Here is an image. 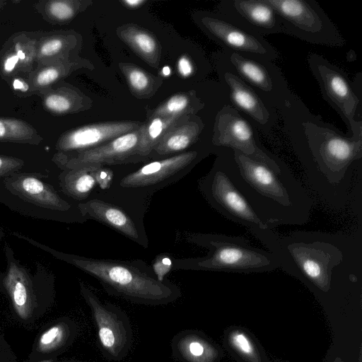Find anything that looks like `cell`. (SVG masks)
I'll use <instances>...</instances> for the list:
<instances>
[{
    "instance_id": "2e32d148",
    "label": "cell",
    "mask_w": 362,
    "mask_h": 362,
    "mask_svg": "<svg viewBox=\"0 0 362 362\" xmlns=\"http://www.w3.org/2000/svg\"><path fill=\"white\" fill-rule=\"evenodd\" d=\"M140 126L134 122H107L86 125L62 135L57 148L62 151L90 149L136 130Z\"/></svg>"
},
{
    "instance_id": "7a4b0ae2",
    "label": "cell",
    "mask_w": 362,
    "mask_h": 362,
    "mask_svg": "<svg viewBox=\"0 0 362 362\" xmlns=\"http://www.w3.org/2000/svg\"><path fill=\"white\" fill-rule=\"evenodd\" d=\"M280 268L323 293L337 280L356 282L362 273L361 235L297 230L280 235Z\"/></svg>"
},
{
    "instance_id": "d4e9b609",
    "label": "cell",
    "mask_w": 362,
    "mask_h": 362,
    "mask_svg": "<svg viewBox=\"0 0 362 362\" xmlns=\"http://www.w3.org/2000/svg\"><path fill=\"white\" fill-rule=\"evenodd\" d=\"M119 35L149 64L153 66L158 65L159 46L157 40L151 34L135 25H126L119 30Z\"/></svg>"
},
{
    "instance_id": "603a6c76",
    "label": "cell",
    "mask_w": 362,
    "mask_h": 362,
    "mask_svg": "<svg viewBox=\"0 0 362 362\" xmlns=\"http://www.w3.org/2000/svg\"><path fill=\"white\" fill-rule=\"evenodd\" d=\"M203 124L201 120L187 121L180 125L173 127L154 147L158 156H166L180 152L194 143L202 132Z\"/></svg>"
},
{
    "instance_id": "ba28073f",
    "label": "cell",
    "mask_w": 362,
    "mask_h": 362,
    "mask_svg": "<svg viewBox=\"0 0 362 362\" xmlns=\"http://www.w3.org/2000/svg\"><path fill=\"white\" fill-rule=\"evenodd\" d=\"M307 61L322 98L341 117L351 135L362 124L361 95L346 72L324 56L310 53Z\"/></svg>"
},
{
    "instance_id": "ab89813d",
    "label": "cell",
    "mask_w": 362,
    "mask_h": 362,
    "mask_svg": "<svg viewBox=\"0 0 362 362\" xmlns=\"http://www.w3.org/2000/svg\"><path fill=\"white\" fill-rule=\"evenodd\" d=\"M13 88L15 90H19L23 92H26L29 89L28 84L21 78H15L13 81Z\"/></svg>"
},
{
    "instance_id": "d6986e66",
    "label": "cell",
    "mask_w": 362,
    "mask_h": 362,
    "mask_svg": "<svg viewBox=\"0 0 362 362\" xmlns=\"http://www.w3.org/2000/svg\"><path fill=\"white\" fill-rule=\"evenodd\" d=\"M5 185L11 193L37 206L57 211L70 208V204L60 197L52 185L35 176L13 175L6 179Z\"/></svg>"
},
{
    "instance_id": "f546056e",
    "label": "cell",
    "mask_w": 362,
    "mask_h": 362,
    "mask_svg": "<svg viewBox=\"0 0 362 362\" xmlns=\"http://www.w3.org/2000/svg\"><path fill=\"white\" fill-rule=\"evenodd\" d=\"M71 68L69 64H55L40 69L33 78V86L36 88L48 86L65 75Z\"/></svg>"
},
{
    "instance_id": "9c48e42d",
    "label": "cell",
    "mask_w": 362,
    "mask_h": 362,
    "mask_svg": "<svg viewBox=\"0 0 362 362\" xmlns=\"http://www.w3.org/2000/svg\"><path fill=\"white\" fill-rule=\"evenodd\" d=\"M220 61L252 88L272 109L280 110L292 95L288 83L273 62L223 50Z\"/></svg>"
},
{
    "instance_id": "3957f363",
    "label": "cell",
    "mask_w": 362,
    "mask_h": 362,
    "mask_svg": "<svg viewBox=\"0 0 362 362\" xmlns=\"http://www.w3.org/2000/svg\"><path fill=\"white\" fill-rule=\"evenodd\" d=\"M227 158L234 184L269 227L308 223L313 202L288 168L277 173L236 151L229 150Z\"/></svg>"
},
{
    "instance_id": "9a60e30c",
    "label": "cell",
    "mask_w": 362,
    "mask_h": 362,
    "mask_svg": "<svg viewBox=\"0 0 362 362\" xmlns=\"http://www.w3.org/2000/svg\"><path fill=\"white\" fill-rule=\"evenodd\" d=\"M140 128V127H139ZM122 134L97 147L78 151V153L62 160L68 170L90 164H117L137 156L140 129Z\"/></svg>"
},
{
    "instance_id": "ffe728a7",
    "label": "cell",
    "mask_w": 362,
    "mask_h": 362,
    "mask_svg": "<svg viewBox=\"0 0 362 362\" xmlns=\"http://www.w3.org/2000/svg\"><path fill=\"white\" fill-rule=\"evenodd\" d=\"M112 173L102 165L90 164L70 169L59 176L62 190L76 200H83L97 184L105 188L110 185Z\"/></svg>"
},
{
    "instance_id": "52a82bcc",
    "label": "cell",
    "mask_w": 362,
    "mask_h": 362,
    "mask_svg": "<svg viewBox=\"0 0 362 362\" xmlns=\"http://www.w3.org/2000/svg\"><path fill=\"white\" fill-rule=\"evenodd\" d=\"M275 10L283 33L306 42L332 47L346 42L339 30L315 0H266Z\"/></svg>"
},
{
    "instance_id": "484cf974",
    "label": "cell",
    "mask_w": 362,
    "mask_h": 362,
    "mask_svg": "<svg viewBox=\"0 0 362 362\" xmlns=\"http://www.w3.org/2000/svg\"><path fill=\"white\" fill-rule=\"evenodd\" d=\"M183 117L184 115L150 117L146 124L140 126L137 156H148L164 135L178 124Z\"/></svg>"
},
{
    "instance_id": "f1b7e54d",
    "label": "cell",
    "mask_w": 362,
    "mask_h": 362,
    "mask_svg": "<svg viewBox=\"0 0 362 362\" xmlns=\"http://www.w3.org/2000/svg\"><path fill=\"white\" fill-rule=\"evenodd\" d=\"M191 101L187 95L179 93L170 97L152 114L153 117H171L184 115L189 108Z\"/></svg>"
},
{
    "instance_id": "ac0fdd59",
    "label": "cell",
    "mask_w": 362,
    "mask_h": 362,
    "mask_svg": "<svg viewBox=\"0 0 362 362\" xmlns=\"http://www.w3.org/2000/svg\"><path fill=\"white\" fill-rule=\"evenodd\" d=\"M4 285L22 322H33L42 315L33 281L25 269L11 262Z\"/></svg>"
},
{
    "instance_id": "cb8c5ba5",
    "label": "cell",
    "mask_w": 362,
    "mask_h": 362,
    "mask_svg": "<svg viewBox=\"0 0 362 362\" xmlns=\"http://www.w3.org/2000/svg\"><path fill=\"white\" fill-rule=\"evenodd\" d=\"M76 332L77 327L74 322L68 318L60 320L40 335L34 356L36 358L38 354H49L63 349L71 344Z\"/></svg>"
},
{
    "instance_id": "d590c367",
    "label": "cell",
    "mask_w": 362,
    "mask_h": 362,
    "mask_svg": "<svg viewBox=\"0 0 362 362\" xmlns=\"http://www.w3.org/2000/svg\"><path fill=\"white\" fill-rule=\"evenodd\" d=\"M24 165L23 160L11 156L0 155V177L21 169Z\"/></svg>"
},
{
    "instance_id": "44dd1931",
    "label": "cell",
    "mask_w": 362,
    "mask_h": 362,
    "mask_svg": "<svg viewBox=\"0 0 362 362\" xmlns=\"http://www.w3.org/2000/svg\"><path fill=\"white\" fill-rule=\"evenodd\" d=\"M88 217L106 224L129 238L139 242L140 233L132 218L121 208L112 204L92 199L79 204Z\"/></svg>"
},
{
    "instance_id": "8d00e7d4",
    "label": "cell",
    "mask_w": 362,
    "mask_h": 362,
    "mask_svg": "<svg viewBox=\"0 0 362 362\" xmlns=\"http://www.w3.org/2000/svg\"><path fill=\"white\" fill-rule=\"evenodd\" d=\"M0 362H17L16 356L4 337H0Z\"/></svg>"
},
{
    "instance_id": "5bb4252c",
    "label": "cell",
    "mask_w": 362,
    "mask_h": 362,
    "mask_svg": "<svg viewBox=\"0 0 362 362\" xmlns=\"http://www.w3.org/2000/svg\"><path fill=\"white\" fill-rule=\"evenodd\" d=\"M219 74L228 90L232 106L246 115L263 133L270 132L277 119L276 111L270 108L252 88L221 61Z\"/></svg>"
},
{
    "instance_id": "e575fe53",
    "label": "cell",
    "mask_w": 362,
    "mask_h": 362,
    "mask_svg": "<svg viewBox=\"0 0 362 362\" xmlns=\"http://www.w3.org/2000/svg\"><path fill=\"white\" fill-rule=\"evenodd\" d=\"M14 51L17 55L21 65H29L31 64L35 55V47L28 42H21L18 41L14 45Z\"/></svg>"
},
{
    "instance_id": "8992f818",
    "label": "cell",
    "mask_w": 362,
    "mask_h": 362,
    "mask_svg": "<svg viewBox=\"0 0 362 362\" xmlns=\"http://www.w3.org/2000/svg\"><path fill=\"white\" fill-rule=\"evenodd\" d=\"M195 240L209 250L206 257L194 263L197 269L249 274L280 269L274 253L252 245L244 236L202 234Z\"/></svg>"
},
{
    "instance_id": "4fadbf2b",
    "label": "cell",
    "mask_w": 362,
    "mask_h": 362,
    "mask_svg": "<svg viewBox=\"0 0 362 362\" xmlns=\"http://www.w3.org/2000/svg\"><path fill=\"white\" fill-rule=\"evenodd\" d=\"M218 14L254 35L283 33L277 13L266 0H224L218 6Z\"/></svg>"
},
{
    "instance_id": "7c38bea8",
    "label": "cell",
    "mask_w": 362,
    "mask_h": 362,
    "mask_svg": "<svg viewBox=\"0 0 362 362\" xmlns=\"http://www.w3.org/2000/svg\"><path fill=\"white\" fill-rule=\"evenodd\" d=\"M199 21L226 51L272 62L279 57L276 49L265 37L239 28L218 13H204Z\"/></svg>"
},
{
    "instance_id": "5b68a950",
    "label": "cell",
    "mask_w": 362,
    "mask_h": 362,
    "mask_svg": "<svg viewBox=\"0 0 362 362\" xmlns=\"http://www.w3.org/2000/svg\"><path fill=\"white\" fill-rule=\"evenodd\" d=\"M199 185L214 209L226 218L246 228L268 251L274 254L279 234L259 218L234 184L228 170L227 152L217 160Z\"/></svg>"
},
{
    "instance_id": "74e56055",
    "label": "cell",
    "mask_w": 362,
    "mask_h": 362,
    "mask_svg": "<svg viewBox=\"0 0 362 362\" xmlns=\"http://www.w3.org/2000/svg\"><path fill=\"white\" fill-rule=\"evenodd\" d=\"M177 71L183 77L191 76L194 71V66L188 57L182 56L177 61Z\"/></svg>"
},
{
    "instance_id": "7402d4cb",
    "label": "cell",
    "mask_w": 362,
    "mask_h": 362,
    "mask_svg": "<svg viewBox=\"0 0 362 362\" xmlns=\"http://www.w3.org/2000/svg\"><path fill=\"white\" fill-rule=\"evenodd\" d=\"M172 353L182 362H213L216 350L212 345L197 332L184 330L172 339Z\"/></svg>"
},
{
    "instance_id": "8fae6325",
    "label": "cell",
    "mask_w": 362,
    "mask_h": 362,
    "mask_svg": "<svg viewBox=\"0 0 362 362\" xmlns=\"http://www.w3.org/2000/svg\"><path fill=\"white\" fill-rule=\"evenodd\" d=\"M80 289L90 308L97 328L98 346L103 356L114 361L123 359L132 342V330L128 316L115 305L103 303L83 283H80Z\"/></svg>"
},
{
    "instance_id": "7bdbcfd3",
    "label": "cell",
    "mask_w": 362,
    "mask_h": 362,
    "mask_svg": "<svg viewBox=\"0 0 362 362\" xmlns=\"http://www.w3.org/2000/svg\"><path fill=\"white\" fill-rule=\"evenodd\" d=\"M40 362H52V360H47V361H40Z\"/></svg>"
},
{
    "instance_id": "1f68e13d",
    "label": "cell",
    "mask_w": 362,
    "mask_h": 362,
    "mask_svg": "<svg viewBox=\"0 0 362 362\" xmlns=\"http://www.w3.org/2000/svg\"><path fill=\"white\" fill-rule=\"evenodd\" d=\"M76 2L65 0L49 1L46 5V11L49 16L58 21H66L76 14Z\"/></svg>"
},
{
    "instance_id": "b9f144b4",
    "label": "cell",
    "mask_w": 362,
    "mask_h": 362,
    "mask_svg": "<svg viewBox=\"0 0 362 362\" xmlns=\"http://www.w3.org/2000/svg\"><path fill=\"white\" fill-rule=\"evenodd\" d=\"M163 74L167 76L168 74H170V69L168 67H164L163 69Z\"/></svg>"
},
{
    "instance_id": "60d3db41",
    "label": "cell",
    "mask_w": 362,
    "mask_h": 362,
    "mask_svg": "<svg viewBox=\"0 0 362 362\" xmlns=\"http://www.w3.org/2000/svg\"><path fill=\"white\" fill-rule=\"evenodd\" d=\"M146 1L144 0H124L122 4L129 8H134L141 6Z\"/></svg>"
},
{
    "instance_id": "4dcf8cb0",
    "label": "cell",
    "mask_w": 362,
    "mask_h": 362,
    "mask_svg": "<svg viewBox=\"0 0 362 362\" xmlns=\"http://www.w3.org/2000/svg\"><path fill=\"white\" fill-rule=\"evenodd\" d=\"M68 40L63 36H55L45 40L39 46L36 56L44 62L45 59L62 57L68 48Z\"/></svg>"
},
{
    "instance_id": "836d02e7",
    "label": "cell",
    "mask_w": 362,
    "mask_h": 362,
    "mask_svg": "<svg viewBox=\"0 0 362 362\" xmlns=\"http://www.w3.org/2000/svg\"><path fill=\"white\" fill-rule=\"evenodd\" d=\"M44 105L49 111L62 114L71 110L74 101L68 95L62 92H54L45 95Z\"/></svg>"
},
{
    "instance_id": "6da1fadb",
    "label": "cell",
    "mask_w": 362,
    "mask_h": 362,
    "mask_svg": "<svg viewBox=\"0 0 362 362\" xmlns=\"http://www.w3.org/2000/svg\"><path fill=\"white\" fill-rule=\"evenodd\" d=\"M279 112L313 190L332 206L346 205L351 166L362 158V124L344 136L312 114L294 94Z\"/></svg>"
},
{
    "instance_id": "f35d334b",
    "label": "cell",
    "mask_w": 362,
    "mask_h": 362,
    "mask_svg": "<svg viewBox=\"0 0 362 362\" xmlns=\"http://www.w3.org/2000/svg\"><path fill=\"white\" fill-rule=\"evenodd\" d=\"M19 63L18 58L15 52L8 54L3 61V71L8 74L12 73Z\"/></svg>"
},
{
    "instance_id": "e0dca14e",
    "label": "cell",
    "mask_w": 362,
    "mask_h": 362,
    "mask_svg": "<svg viewBox=\"0 0 362 362\" xmlns=\"http://www.w3.org/2000/svg\"><path fill=\"white\" fill-rule=\"evenodd\" d=\"M197 156L198 152L192 151L151 162L123 177L120 185L124 188H144L166 184L167 181L177 178Z\"/></svg>"
},
{
    "instance_id": "d6a6232c",
    "label": "cell",
    "mask_w": 362,
    "mask_h": 362,
    "mask_svg": "<svg viewBox=\"0 0 362 362\" xmlns=\"http://www.w3.org/2000/svg\"><path fill=\"white\" fill-rule=\"evenodd\" d=\"M228 341L233 348L248 360L255 361L257 358L255 347L245 333L233 332L228 337Z\"/></svg>"
},
{
    "instance_id": "277c9868",
    "label": "cell",
    "mask_w": 362,
    "mask_h": 362,
    "mask_svg": "<svg viewBox=\"0 0 362 362\" xmlns=\"http://www.w3.org/2000/svg\"><path fill=\"white\" fill-rule=\"evenodd\" d=\"M62 257L96 278L108 293L135 303L164 305L181 296L177 286L170 281H159L148 268L137 262L71 255H62Z\"/></svg>"
},
{
    "instance_id": "83f0119b",
    "label": "cell",
    "mask_w": 362,
    "mask_h": 362,
    "mask_svg": "<svg viewBox=\"0 0 362 362\" xmlns=\"http://www.w3.org/2000/svg\"><path fill=\"white\" fill-rule=\"evenodd\" d=\"M127 82L134 93L144 95L153 88V78L144 70L132 64H120Z\"/></svg>"
},
{
    "instance_id": "4316f807",
    "label": "cell",
    "mask_w": 362,
    "mask_h": 362,
    "mask_svg": "<svg viewBox=\"0 0 362 362\" xmlns=\"http://www.w3.org/2000/svg\"><path fill=\"white\" fill-rule=\"evenodd\" d=\"M37 138L35 129L24 121L0 118V141L35 143Z\"/></svg>"
},
{
    "instance_id": "30bf717a",
    "label": "cell",
    "mask_w": 362,
    "mask_h": 362,
    "mask_svg": "<svg viewBox=\"0 0 362 362\" xmlns=\"http://www.w3.org/2000/svg\"><path fill=\"white\" fill-rule=\"evenodd\" d=\"M212 141L216 146L236 151L259 161L277 173L288 168L260 146L250 124L230 104L224 105L216 117Z\"/></svg>"
}]
</instances>
